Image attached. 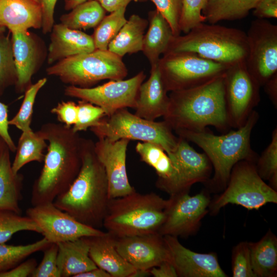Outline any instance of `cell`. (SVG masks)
I'll list each match as a JSON object with an SVG mask.
<instances>
[{"label":"cell","mask_w":277,"mask_h":277,"mask_svg":"<svg viewBox=\"0 0 277 277\" xmlns=\"http://www.w3.org/2000/svg\"><path fill=\"white\" fill-rule=\"evenodd\" d=\"M149 22L133 14L109 43L108 50L121 57L142 51L145 31Z\"/></svg>","instance_id":"cell-30"},{"label":"cell","mask_w":277,"mask_h":277,"mask_svg":"<svg viewBox=\"0 0 277 277\" xmlns=\"http://www.w3.org/2000/svg\"><path fill=\"white\" fill-rule=\"evenodd\" d=\"M207 0H182V6L179 22V30L188 33L197 25L205 22L202 11Z\"/></svg>","instance_id":"cell-40"},{"label":"cell","mask_w":277,"mask_h":277,"mask_svg":"<svg viewBox=\"0 0 277 277\" xmlns=\"http://www.w3.org/2000/svg\"><path fill=\"white\" fill-rule=\"evenodd\" d=\"M126 7H122L105 15L95 27L92 35L95 49L106 50L109 43L127 22Z\"/></svg>","instance_id":"cell-35"},{"label":"cell","mask_w":277,"mask_h":277,"mask_svg":"<svg viewBox=\"0 0 277 277\" xmlns=\"http://www.w3.org/2000/svg\"><path fill=\"white\" fill-rule=\"evenodd\" d=\"M130 140L112 141L98 139L94 151L106 171L110 199L121 197L135 191L131 186L126 170V152Z\"/></svg>","instance_id":"cell-17"},{"label":"cell","mask_w":277,"mask_h":277,"mask_svg":"<svg viewBox=\"0 0 277 277\" xmlns=\"http://www.w3.org/2000/svg\"><path fill=\"white\" fill-rule=\"evenodd\" d=\"M266 94L274 105H277V74L270 79L264 86Z\"/></svg>","instance_id":"cell-52"},{"label":"cell","mask_w":277,"mask_h":277,"mask_svg":"<svg viewBox=\"0 0 277 277\" xmlns=\"http://www.w3.org/2000/svg\"><path fill=\"white\" fill-rule=\"evenodd\" d=\"M260 87L245 61L229 66L224 74V92L230 127L237 129L245 123L260 101Z\"/></svg>","instance_id":"cell-11"},{"label":"cell","mask_w":277,"mask_h":277,"mask_svg":"<svg viewBox=\"0 0 277 277\" xmlns=\"http://www.w3.org/2000/svg\"><path fill=\"white\" fill-rule=\"evenodd\" d=\"M167 93L158 63L151 65L149 77L140 87L134 114L150 121L164 116L169 104Z\"/></svg>","instance_id":"cell-22"},{"label":"cell","mask_w":277,"mask_h":277,"mask_svg":"<svg viewBox=\"0 0 277 277\" xmlns=\"http://www.w3.org/2000/svg\"><path fill=\"white\" fill-rule=\"evenodd\" d=\"M89 255L98 268L111 277H130L136 269L119 253L115 247L116 237L108 232L87 237Z\"/></svg>","instance_id":"cell-23"},{"label":"cell","mask_w":277,"mask_h":277,"mask_svg":"<svg viewBox=\"0 0 277 277\" xmlns=\"http://www.w3.org/2000/svg\"><path fill=\"white\" fill-rule=\"evenodd\" d=\"M77 111V105L73 101H63L51 109V112L56 115L58 121L68 127H72L76 123Z\"/></svg>","instance_id":"cell-45"},{"label":"cell","mask_w":277,"mask_h":277,"mask_svg":"<svg viewBox=\"0 0 277 277\" xmlns=\"http://www.w3.org/2000/svg\"><path fill=\"white\" fill-rule=\"evenodd\" d=\"M170 261L178 277H227L221 267L216 253H198L187 248L177 237L164 236Z\"/></svg>","instance_id":"cell-19"},{"label":"cell","mask_w":277,"mask_h":277,"mask_svg":"<svg viewBox=\"0 0 277 277\" xmlns=\"http://www.w3.org/2000/svg\"><path fill=\"white\" fill-rule=\"evenodd\" d=\"M135 150L141 161L155 171L156 186L170 195L177 193L178 173L171 159L160 146L150 142H138Z\"/></svg>","instance_id":"cell-25"},{"label":"cell","mask_w":277,"mask_h":277,"mask_svg":"<svg viewBox=\"0 0 277 277\" xmlns=\"http://www.w3.org/2000/svg\"><path fill=\"white\" fill-rule=\"evenodd\" d=\"M41 5L42 11V32H51L54 24V13L57 0H36Z\"/></svg>","instance_id":"cell-46"},{"label":"cell","mask_w":277,"mask_h":277,"mask_svg":"<svg viewBox=\"0 0 277 277\" xmlns=\"http://www.w3.org/2000/svg\"><path fill=\"white\" fill-rule=\"evenodd\" d=\"M151 276L150 270L136 269L130 277H148Z\"/></svg>","instance_id":"cell-55"},{"label":"cell","mask_w":277,"mask_h":277,"mask_svg":"<svg viewBox=\"0 0 277 277\" xmlns=\"http://www.w3.org/2000/svg\"><path fill=\"white\" fill-rule=\"evenodd\" d=\"M168 203L154 192L136 191L110 199L103 227L116 238L159 233Z\"/></svg>","instance_id":"cell-5"},{"label":"cell","mask_w":277,"mask_h":277,"mask_svg":"<svg viewBox=\"0 0 277 277\" xmlns=\"http://www.w3.org/2000/svg\"><path fill=\"white\" fill-rule=\"evenodd\" d=\"M37 131L48 145L43 168L32 187V206L53 203L69 189L81 170L86 140L61 123H46Z\"/></svg>","instance_id":"cell-1"},{"label":"cell","mask_w":277,"mask_h":277,"mask_svg":"<svg viewBox=\"0 0 277 277\" xmlns=\"http://www.w3.org/2000/svg\"><path fill=\"white\" fill-rule=\"evenodd\" d=\"M256 171L264 181H268L269 185L277 190V129L272 133L271 141L267 148L257 159Z\"/></svg>","instance_id":"cell-39"},{"label":"cell","mask_w":277,"mask_h":277,"mask_svg":"<svg viewBox=\"0 0 277 277\" xmlns=\"http://www.w3.org/2000/svg\"><path fill=\"white\" fill-rule=\"evenodd\" d=\"M255 163L243 160L233 166L226 188L210 201L208 210L211 214H217L229 204L258 210L267 203H277L276 190L260 176Z\"/></svg>","instance_id":"cell-9"},{"label":"cell","mask_w":277,"mask_h":277,"mask_svg":"<svg viewBox=\"0 0 277 277\" xmlns=\"http://www.w3.org/2000/svg\"><path fill=\"white\" fill-rule=\"evenodd\" d=\"M6 144V143H5V142L4 141V140L0 136V154H1V153L2 152V150L4 146H5V145Z\"/></svg>","instance_id":"cell-56"},{"label":"cell","mask_w":277,"mask_h":277,"mask_svg":"<svg viewBox=\"0 0 277 277\" xmlns=\"http://www.w3.org/2000/svg\"><path fill=\"white\" fill-rule=\"evenodd\" d=\"M42 26V8L36 0H0V27L12 33Z\"/></svg>","instance_id":"cell-24"},{"label":"cell","mask_w":277,"mask_h":277,"mask_svg":"<svg viewBox=\"0 0 277 277\" xmlns=\"http://www.w3.org/2000/svg\"><path fill=\"white\" fill-rule=\"evenodd\" d=\"M224 74L200 86L170 92L169 106L163 117L172 130L200 131L213 126L224 132L230 127Z\"/></svg>","instance_id":"cell-3"},{"label":"cell","mask_w":277,"mask_h":277,"mask_svg":"<svg viewBox=\"0 0 277 277\" xmlns=\"http://www.w3.org/2000/svg\"><path fill=\"white\" fill-rule=\"evenodd\" d=\"M170 159L178 173L177 193L189 192L195 183H206L210 179L212 165L208 156L196 152L182 137L179 136L176 148Z\"/></svg>","instance_id":"cell-20"},{"label":"cell","mask_w":277,"mask_h":277,"mask_svg":"<svg viewBox=\"0 0 277 277\" xmlns=\"http://www.w3.org/2000/svg\"><path fill=\"white\" fill-rule=\"evenodd\" d=\"M165 221L159 233L186 238L199 229L201 221L209 212L211 199L207 190L195 195L188 192L170 195Z\"/></svg>","instance_id":"cell-14"},{"label":"cell","mask_w":277,"mask_h":277,"mask_svg":"<svg viewBox=\"0 0 277 277\" xmlns=\"http://www.w3.org/2000/svg\"><path fill=\"white\" fill-rule=\"evenodd\" d=\"M58 246L51 243L44 250L43 259L37 265L31 277H61L57 264Z\"/></svg>","instance_id":"cell-43"},{"label":"cell","mask_w":277,"mask_h":277,"mask_svg":"<svg viewBox=\"0 0 277 277\" xmlns=\"http://www.w3.org/2000/svg\"><path fill=\"white\" fill-rule=\"evenodd\" d=\"M89 1L91 0H64L65 9L66 10H72L77 6Z\"/></svg>","instance_id":"cell-54"},{"label":"cell","mask_w":277,"mask_h":277,"mask_svg":"<svg viewBox=\"0 0 277 277\" xmlns=\"http://www.w3.org/2000/svg\"><path fill=\"white\" fill-rule=\"evenodd\" d=\"M232 274L233 277H256L251 262L249 242H241L232 251Z\"/></svg>","instance_id":"cell-42"},{"label":"cell","mask_w":277,"mask_h":277,"mask_svg":"<svg viewBox=\"0 0 277 277\" xmlns=\"http://www.w3.org/2000/svg\"><path fill=\"white\" fill-rule=\"evenodd\" d=\"M47 141L37 132L32 129L22 131L16 146V154L12 163V169L15 173L26 164L32 162L44 161L47 148Z\"/></svg>","instance_id":"cell-32"},{"label":"cell","mask_w":277,"mask_h":277,"mask_svg":"<svg viewBox=\"0 0 277 277\" xmlns=\"http://www.w3.org/2000/svg\"><path fill=\"white\" fill-rule=\"evenodd\" d=\"M37 265V261L34 258L25 260L9 270L0 273V277L31 276Z\"/></svg>","instance_id":"cell-47"},{"label":"cell","mask_w":277,"mask_h":277,"mask_svg":"<svg viewBox=\"0 0 277 277\" xmlns=\"http://www.w3.org/2000/svg\"><path fill=\"white\" fill-rule=\"evenodd\" d=\"M260 0H207L202 13L209 24L243 19Z\"/></svg>","instance_id":"cell-31"},{"label":"cell","mask_w":277,"mask_h":277,"mask_svg":"<svg viewBox=\"0 0 277 277\" xmlns=\"http://www.w3.org/2000/svg\"><path fill=\"white\" fill-rule=\"evenodd\" d=\"M9 125L8 106L0 102V136L8 145L10 151L14 152L16 151V146L9 134Z\"/></svg>","instance_id":"cell-49"},{"label":"cell","mask_w":277,"mask_h":277,"mask_svg":"<svg viewBox=\"0 0 277 277\" xmlns=\"http://www.w3.org/2000/svg\"><path fill=\"white\" fill-rule=\"evenodd\" d=\"M246 33L248 52L245 64L260 87L263 86L277 74V25L267 19L256 18Z\"/></svg>","instance_id":"cell-12"},{"label":"cell","mask_w":277,"mask_h":277,"mask_svg":"<svg viewBox=\"0 0 277 277\" xmlns=\"http://www.w3.org/2000/svg\"><path fill=\"white\" fill-rule=\"evenodd\" d=\"M110 199L104 167L94 151V143L86 140L80 172L69 189L53 203L80 222L99 229Z\"/></svg>","instance_id":"cell-2"},{"label":"cell","mask_w":277,"mask_h":277,"mask_svg":"<svg viewBox=\"0 0 277 277\" xmlns=\"http://www.w3.org/2000/svg\"><path fill=\"white\" fill-rule=\"evenodd\" d=\"M50 32L47 57L49 65L95 50L92 35L81 30L68 28L60 23L54 24Z\"/></svg>","instance_id":"cell-21"},{"label":"cell","mask_w":277,"mask_h":277,"mask_svg":"<svg viewBox=\"0 0 277 277\" xmlns=\"http://www.w3.org/2000/svg\"><path fill=\"white\" fill-rule=\"evenodd\" d=\"M50 244L45 238L27 245L0 244V273L15 267L32 254L44 250Z\"/></svg>","instance_id":"cell-34"},{"label":"cell","mask_w":277,"mask_h":277,"mask_svg":"<svg viewBox=\"0 0 277 277\" xmlns=\"http://www.w3.org/2000/svg\"><path fill=\"white\" fill-rule=\"evenodd\" d=\"M146 77L142 71L129 79L110 80L95 87L69 85L65 89L64 94L99 106L108 116L120 109L135 108L139 88Z\"/></svg>","instance_id":"cell-13"},{"label":"cell","mask_w":277,"mask_h":277,"mask_svg":"<svg viewBox=\"0 0 277 277\" xmlns=\"http://www.w3.org/2000/svg\"><path fill=\"white\" fill-rule=\"evenodd\" d=\"M105 10L96 0L82 3L62 15L61 23L68 28L86 30L95 28L105 16Z\"/></svg>","instance_id":"cell-33"},{"label":"cell","mask_w":277,"mask_h":277,"mask_svg":"<svg viewBox=\"0 0 277 277\" xmlns=\"http://www.w3.org/2000/svg\"><path fill=\"white\" fill-rule=\"evenodd\" d=\"M57 264L61 277H75L97 267L89 255L87 237L57 244Z\"/></svg>","instance_id":"cell-26"},{"label":"cell","mask_w":277,"mask_h":277,"mask_svg":"<svg viewBox=\"0 0 277 277\" xmlns=\"http://www.w3.org/2000/svg\"><path fill=\"white\" fill-rule=\"evenodd\" d=\"M17 71L14 61L11 38L0 34V96L6 88L15 86Z\"/></svg>","instance_id":"cell-37"},{"label":"cell","mask_w":277,"mask_h":277,"mask_svg":"<svg viewBox=\"0 0 277 277\" xmlns=\"http://www.w3.org/2000/svg\"><path fill=\"white\" fill-rule=\"evenodd\" d=\"M154 277H178L176 269L170 261H166L150 269Z\"/></svg>","instance_id":"cell-50"},{"label":"cell","mask_w":277,"mask_h":277,"mask_svg":"<svg viewBox=\"0 0 277 277\" xmlns=\"http://www.w3.org/2000/svg\"><path fill=\"white\" fill-rule=\"evenodd\" d=\"M90 130L98 139L115 141L126 138L157 144L170 158L175 152L179 141V137L173 133L164 120H148L130 112L127 108L118 109L110 116H105Z\"/></svg>","instance_id":"cell-8"},{"label":"cell","mask_w":277,"mask_h":277,"mask_svg":"<svg viewBox=\"0 0 277 277\" xmlns=\"http://www.w3.org/2000/svg\"><path fill=\"white\" fill-rule=\"evenodd\" d=\"M21 231L41 233L39 227L29 216L9 210H0V244L5 243L14 234Z\"/></svg>","instance_id":"cell-36"},{"label":"cell","mask_w":277,"mask_h":277,"mask_svg":"<svg viewBox=\"0 0 277 277\" xmlns=\"http://www.w3.org/2000/svg\"><path fill=\"white\" fill-rule=\"evenodd\" d=\"M105 10L110 13L122 7H127L131 1L144 2L147 0H96Z\"/></svg>","instance_id":"cell-51"},{"label":"cell","mask_w":277,"mask_h":277,"mask_svg":"<svg viewBox=\"0 0 277 277\" xmlns=\"http://www.w3.org/2000/svg\"><path fill=\"white\" fill-rule=\"evenodd\" d=\"M156 9L170 24L174 36L181 34L179 22L181 12L182 0H151Z\"/></svg>","instance_id":"cell-44"},{"label":"cell","mask_w":277,"mask_h":277,"mask_svg":"<svg viewBox=\"0 0 277 277\" xmlns=\"http://www.w3.org/2000/svg\"><path fill=\"white\" fill-rule=\"evenodd\" d=\"M46 73L69 85L90 88L104 80H124L128 70L122 57L108 50L95 49L58 61Z\"/></svg>","instance_id":"cell-7"},{"label":"cell","mask_w":277,"mask_h":277,"mask_svg":"<svg viewBox=\"0 0 277 277\" xmlns=\"http://www.w3.org/2000/svg\"><path fill=\"white\" fill-rule=\"evenodd\" d=\"M254 110L245 123L236 130L216 135L207 130L175 131L179 137L190 141L202 149L214 168L213 176L206 183L212 191H223L226 187L233 166L239 162H256L257 156L250 145L252 129L259 120Z\"/></svg>","instance_id":"cell-4"},{"label":"cell","mask_w":277,"mask_h":277,"mask_svg":"<svg viewBox=\"0 0 277 277\" xmlns=\"http://www.w3.org/2000/svg\"><path fill=\"white\" fill-rule=\"evenodd\" d=\"M179 52H193L230 66L245 61L248 52L246 33L234 28L201 23L184 35L172 37L165 53Z\"/></svg>","instance_id":"cell-6"},{"label":"cell","mask_w":277,"mask_h":277,"mask_svg":"<svg viewBox=\"0 0 277 277\" xmlns=\"http://www.w3.org/2000/svg\"><path fill=\"white\" fill-rule=\"evenodd\" d=\"M75 277H111L110 274L104 270L96 267L89 271L79 273Z\"/></svg>","instance_id":"cell-53"},{"label":"cell","mask_w":277,"mask_h":277,"mask_svg":"<svg viewBox=\"0 0 277 277\" xmlns=\"http://www.w3.org/2000/svg\"><path fill=\"white\" fill-rule=\"evenodd\" d=\"M6 28L4 27H0V34L4 33L6 31Z\"/></svg>","instance_id":"cell-57"},{"label":"cell","mask_w":277,"mask_h":277,"mask_svg":"<svg viewBox=\"0 0 277 277\" xmlns=\"http://www.w3.org/2000/svg\"><path fill=\"white\" fill-rule=\"evenodd\" d=\"M115 247L135 269L150 270L164 261H170L164 236L159 233L116 238Z\"/></svg>","instance_id":"cell-18"},{"label":"cell","mask_w":277,"mask_h":277,"mask_svg":"<svg viewBox=\"0 0 277 277\" xmlns=\"http://www.w3.org/2000/svg\"><path fill=\"white\" fill-rule=\"evenodd\" d=\"M77 105V121L72 126L74 132L86 131L88 128L97 125L100 121L106 116L101 107L91 103L81 100Z\"/></svg>","instance_id":"cell-41"},{"label":"cell","mask_w":277,"mask_h":277,"mask_svg":"<svg viewBox=\"0 0 277 277\" xmlns=\"http://www.w3.org/2000/svg\"><path fill=\"white\" fill-rule=\"evenodd\" d=\"M12 50L17 71L16 91L25 92L32 84V77L47 59L48 49L44 41L28 30L11 33Z\"/></svg>","instance_id":"cell-16"},{"label":"cell","mask_w":277,"mask_h":277,"mask_svg":"<svg viewBox=\"0 0 277 277\" xmlns=\"http://www.w3.org/2000/svg\"><path fill=\"white\" fill-rule=\"evenodd\" d=\"M10 152L6 144L0 154V210L21 214L23 175L13 171Z\"/></svg>","instance_id":"cell-27"},{"label":"cell","mask_w":277,"mask_h":277,"mask_svg":"<svg viewBox=\"0 0 277 277\" xmlns=\"http://www.w3.org/2000/svg\"><path fill=\"white\" fill-rule=\"evenodd\" d=\"M253 10L256 18H276L277 0H260Z\"/></svg>","instance_id":"cell-48"},{"label":"cell","mask_w":277,"mask_h":277,"mask_svg":"<svg viewBox=\"0 0 277 277\" xmlns=\"http://www.w3.org/2000/svg\"><path fill=\"white\" fill-rule=\"evenodd\" d=\"M167 92L187 89L223 75L228 65L190 52H168L158 62Z\"/></svg>","instance_id":"cell-10"},{"label":"cell","mask_w":277,"mask_h":277,"mask_svg":"<svg viewBox=\"0 0 277 277\" xmlns=\"http://www.w3.org/2000/svg\"><path fill=\"white\" fill-rule=\"evenodd\" d=\"M148 22L142 51L151 66L157 63L161 55L166 53L174 35L170 24L157 10L149 12Z\"/></svg>","instance_id":"cell-28"},{"label":"cell","mask_w":277,"mask_h":277,"mask_svg":"<svg viewBox=\"0 0 277 277\" xmlns=\"http://www.w3.org/2000/svg\"><path fill=\"white\" fill-rule=\"evenodd\" d=\"M26 213L36 223L41 229V234L50 243L57 244L105 233L80 222L53 203L32 206Z\"/></svg>","instance_id":"cell-15"},{"label":"cell","mask_w":277,"mask_h":277,"mask_svg":"<svg viewBox=\"0 0 277 277\" xmlns=\"http://www.w3.org/2000/svg\"><path fill=\"white\" fill-rule=\"evenodd\" d=\"M251 266L256 277L277 276V237L268 230L256 242H249Z\"/></svg>","instance_id":"cell-29"},{"label":"cell","mask_w":277,"mask_h":277,"mask_svg":"<svg viewBox=\"0 0 277 277\" xmlns=\"http://www.w3.org/2000/svg\"><path fill=\"white\" fill-rule=\"evenodd\" d=\"M46 77L32 84L25 92V96L21 107L15 115L9 120V125L16 127L22 131L31 130L33 106L36 95L40 89L46 84Z\"/></svg>","instance_id":"cell-38"}]
</instances>
